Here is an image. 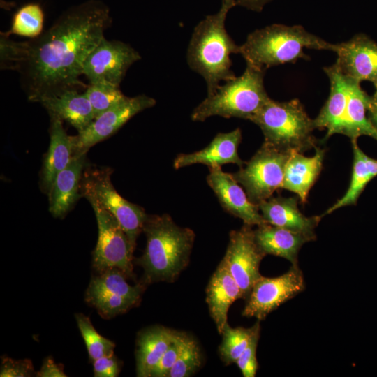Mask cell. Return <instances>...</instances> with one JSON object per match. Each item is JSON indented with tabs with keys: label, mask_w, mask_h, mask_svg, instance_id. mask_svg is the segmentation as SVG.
Returning <instances> with one entry per match:
<instances>
[{
	"label": "cell",
	"mask_w": 377,
	"mask_h": 377,
	"mask_svg": "<svg viewBox=\"0 0 377 377\" xmlns=\"http://www.w3.org/2000/svg\"><path fill=\"white\" fill-rule=\"evenodd\" d=\"M111 22L110 8L104 2L87 0L66 10L47 30L31 40L13 41L1 32V68L19 72L22 87L34 102L87 88L79 79L84 64Z\"/></svg>",
	"instance_id": "1"
},
{
	"label": "cell",
	"mask_w": 377,
	"mask_h": 377,
	"mask_svg": "<svg viewBox=\"0 0 377 377\" xmlns=\"http://www.w3.org/2000/svg\"><path fill=\"white\" fill-rule=\"evenodd\" d=\"M233 0H221L219 10L202 20L194 28L187 50L189 67L199 73L207 84V96L213 94L221 81L236 76L231 70V54H239L237 45L228 34L225 22Z\"/></svg>",
	"instance_id": "2"
},
{
	"label": "cell",
	"mask_w": 377,
	"mask_h": 377,
	"mask_svg": "<svg viewBox=\"0 0 377 377\" xmlns=\"http://www.w3.org/2000/svg\"><path fill=\"white\" fill-rule=\"evenodd\" d=\"M142 231L146 247L136 261L143 269L142 283L172 282L188 264L194 232L177 226L167 214L147 215Z\"/></svg>",
	"instance_id": "3"
},
{
	"label": "cell",
	"mask_w": 377,
	"mask_h": 377,
	"mask_svg": "<svg viewBox=\"0 0 377 377\" xmlns=\"http://www.w3.org/2000/svg\"><path fill=\"white\" fill-rule=\"evenodd\" d=\"M333 51L334 44L307 31L302 26L274 24L249 34L239 54L246 64L267 69L300 59H309L304 49Z\"/></svg>",
	"instance_id": "4"
},
{
	"label": "cell",
	"mask_w": 377,
	"mask_h": 377,
	"mask_svg": "<svg viewBox=\"0 0 377 377\" xmlns=\"http://www.w3.org/2000/svg\"><path fill=\"white\" fill-rule=\"evenodd\" d=\"M265 71L246 64L239 77L220 85L193 110L194 121H204L212 116L251 120L271 99L264 87Z\"/></svg>",
	"instance_id": "5"
},
{
	"label": "cell",
	"mask_w": 377,
	"mask_h": 377,
	"mask_svg": "<svg viewBox=\"0 0 377 377\" xmlns=\"http://www.w3.org/2000/svg\"><path fill=\"white\" fill-rule=\"evenodd\" d=\"M250 121L261 129L265 142L282 152L303 154L317 147L313 119L298 99H270Z\"/></svg>",
	"instance_id": "6"
},
{
	"label": "cell",
	"mask_w": 377,
	"mask_h": 377,
	"mask_svg": "<svg viewBox=\"0 0 377 377\" xmlns=\"http://www.w3.org/2000/svg\"><path fill=\"white\" fill-rule=\"evenodd\" d=\"M112 172L109 168L84 170L80 194L87 200L97 201L114 216L135 249L147 214L142 207L130 202L116 191L111 182Z\"/></svg>",
	"instance_id": "7"
},
{
	"label": "cell",
	"mask_w": 377,
	"mask_h": 377,
	"mask_svg": "<svg viewBox=\"0 0 377 377\" xmlns=\"http://www.w3.org/2000/svg\"><path fill=\"white\" fill-rule=\"evenodd\" d=\"M290 155L264 142L252 158L232 173L253 204L258 206L276 191L281 189Z\"/></svg>",
	"instance_id": "8"
},
{
	"label": "cell",
	"mask_w": 377,
	"mask_h": 377,
	"mask_svg": "<svg viewBox=\"0 0 377 377\" xmlns=\"http://www.w3.org/2000/svg\"><path fill=\"white\" fill-rule=\"evenodd\" d=\"M94 210L98 237L92 253L94 268L101 272L117 268L128 277H133V247L128 237L117 219L94 200H88Z\"/></svg>",
	"instance_id": "9"
},
{
	"label": "cell",
	"mask_w": 377,
	"mask_h": 377,
	"mask_svg": "<svg viewBox=\"0 0 377 377\" xmlns=\"http://www.w3.org/2000/svg\"><path fill=\"white\" fill-rule=\"evenodd\" d=\"M305 282L298 265H291L276 277L261 276L253 286L242 312L243 316L264 320L283 303L304 291Z\"/></svg>",
	"instance_id": "10"
},
{
	"label": "cell",
	"mask_w": 377,
	"mask_h": 377,
	"mask_svg": "<svg viewBox=\"0 0 377 377\" xmlns=\"http://www.w3.org/2000/svg\"><path fill=\"white\" fill-rule=\"evenodd\" d=\"M265 256L256 241L252 226L244 223L239 230L230 232L229 242L221 261L240 287L245 299L262 276L259 267Z\"/></svg>",
	"instance_id": "11"
},
{
	"label": "cell",
	"mask_w": 377,
	"mask_h": 377,
	"mask_svg": "<svg viewBox=\"0 0 377 377\" xmlns=\"http://www.w3.org/2000/svg\"><path fill=\"white\" fill-rule=\"evenodd\" d=\"M140 59V54L128 44L104 37L85 60L82 75L90 84L119 87L129 67Z\"/></svg>",
	"instance_id": "12"
},
{
	"label": "cell",
	"mask_w": 377,
	"mask_h": 377,
	"mask_svg": "<svg viewBox=\"0 0 377 377\" xmlns=\"http://www.w3.org/2000/svg\"><path fill=\"white\" fill-rule=\"evenodd\" d=\"M155 104V99L145 94L126 96L119 103L95 118L84 130L71 136L74 154L87 152L96 143L114 134L133 116Z\"/></svg>",
	"instance_id": "13"
},
{
	"label": "cell",
	"mask_w": 377,
	"mask_h": 377,
	"mask_svg": "<svg viewBox=\"0 0 377 377\" xmlns=\"http://www.w3.org/2000/svg\"><path fill=\"white\" fill-rule=\"evenodd\" d=\"M337 54L334 65L347 78L368 81L377 87V43L364 34L349 40L334 44Z\"/></svg>",
	"instance_id": "14"
},
{
	"label": "cell",
	"mask_w": 377,
	"mask_h": 377,
	"mask_svg": "<svg viewBox=\"0 0 377 377\" xmlns=\"http://www.w3.org/2000/svg\"><path fill=\"white\" fill-rule=\"evenodd\" d=\"M209 168L207 182L227 212L252 226L266 223L258 206L249 200L246 192L238 184L232 174L223 172L221 167Z\"/></svg>",
	"instance_id": "15"
},
{
	"label": "cell",
	"mask_w": 377,
	"mask_h": 377,
	"mask_svg": "<svg viewBox=\"0 0 377 377\" xmlns=\"http://www.w3.org/2000/svg\"><path fill=\"white\" fill-rule=\"evenodd\" d=\"M299 200L297 195L290 198L272 196L260 203L258 207L267 223L316 240L315 229L323 216L304 215L298 208Z\"/></svg>",
	"instance_id": "16"
},
{
	"label": "cell",
	"mask_w": 377,
	"mask_h": 377,
	"mask_svg": "<svg viewBox=\"0 0 377 377\" xmlns=\"http://www.w3.org/2000/svg\"><path fill=\"white\" fill-rule=\"evenodd\" d=\"M242 140L239 128L228 132L218 133L204 149L191 153L180 154L173 162L175 169L202 163L209 168L221 167L226 163H235L240 168L246 162L239 156L238 147Z\"/></svg>",
	"instance_id": "17"
},
{
	"label": "cell",
	"mask_w": 377,
	"mask_h": 377,
	"mask_svg": "<svg viewBox=\"0 0 377 377\" xmlns=\"http://www.w3.org/2000/svg\"><path fill=\"white\" fill-rule=\"evenodd\" d=\"M86 154L87 152L75 154L68 165L56 176L47 193L49 210L54 217L64 216L80 197L79 191Z\"/></svg>",
	"instance_id": "18"
},
{
	"label": "cell",
	"mask_w": 377,
	"mask_h": 377,
	"mask_svg": "<svg viewBox=\"0 0 377 377\" xmlns=\"http://www.w3.org/2000/svg\"><path fill=\"white\" fill-rule=\"evenodd\" d=\"M240 298H244L240 287L221 261L206 288V302L209 314L219 334L221 335L228 324V313L230 306Z\"/></svg>",
	"instance_id": "19"
},
{
	"label": "cell",
	"mask_w": 377,
	"mask_h": 377,
	"mask_svg": "<svg viewBox=\"0 0 377 377\" xmlns=\"http://www.w3.org/2000/svg\"><path fill=\"white\" fill-rule=\"evenodd\" d=\"M330 82L329 97L318 116L313 119L316 128H325V140L339 133L350 91V80L346 77L334 65L324 68Z\"/></svg>",
	"instance_id": "20"
},
{
	"label": "cell",
	"mask_w": 377,
	"mask_h": 377,
	"mask_svg": "<svg viewBox=\"0 0 377 377\" xmlns=\"http://www.w3.org/2000/svg\"><path fill=\"white\" fill-rule=\"evenodd\" d=\"M312 157L303 154L293 152L286 164L281 189H286L297 194L304 205L311 187L316 182L323 168L325 149L316 147Z\"/></svg>",
	"instance_id": "21"
},
{
	"label": "cell",
	"mask_w": 377,
	"mask_h": 377,
	"mask_svg": "<svg viewBox=\"0 0 377 377\" xmlns=\"http://www.w3.org/2000/svg\"><path fill=\"white\" fill-rule=\"evenodd\" d=\"M38 103L47 110L51 118L67 121L77 133L84 130L95 119L86 94L79 93L77 89L45 97Z\"/></svg>",
	"instance_id": "22"
},
{
	"label": "cell",
	"mask_w": 377,
	"mask_h": 377,
	"mask_svg": "<svg viewBox=\"0 0 377 377\" xmlns=\"http://www.w3.org/2000/svg\"><path fill=\"white\" fill-rule=\"evenodd\" d=\"M256 241L265 255L285 258L293 265H298V253L309 237L278 227L268 223L257 226L254 230Z\"/></svg>",
	"instance_id": "23"
},
{
	"label": "cell",
	"mask_w": 377,
	"mask_h": 377,
	"mask_svg": "<svg viewBox=\"0 0 377 377\" xmlns=\"http://www.w3.org/2000/svg\"><path fill=\"white\" fill-rule=\"evenodd\" d=\"M177 332L163 326H152L142 330L136 339V375L150 377L151 373Z\"/></svg>",
	"instance_id": "24"
},
{
	"label": "cell",
	"mask_w": 377,
	"mask_h": 377,
	"mask_svg": "<svg viewBox=\"0 0 377 377\" xmlns=\"http://www.w3.org/2000/svg\"><path fill=\"white\" fill-rule=\"evenodd\" d=\"M50 142L41 170V184L48 193L56 176L71 162L73 155L71 136L67 135L62 121L51 118Z\"/></svg>",
	"instance_id": "25"
},
{
	"label": "cell",
	"mask_w": 377,
	"mask_h": 377,
	"mask_svg": "<svg viewBox=\"0 0 377 377\" xmlns=\"http://www.w3.org/2000/svg\"><path fill=\"white\" fill-rule=\"evenodd\" d=\"M370 102L371 96L361 88L360 82L350 80L348 103L339 133L351 141L357 140L362 135L377 140V131L366 114Z\"/></svg>",
	"instance_id": "26"
},
{
	"label": "cell",
	"mask_w": 377,
	"mask_h": 377,
	"mask_svg": "<svg viewBox=\"0 0 377 377\" xmlns=\"http://www.w3.org/2000/svg\"><path fill=\"white\" fill-rule=\"evenodd\" d=\"M351 143L353 163L349 186L343 196L327 209L322 216L343 207L355 205L366 186L377 177V159L367 156L358 146L357 140L351 141Z\"/></svg>",
	"instance_id": "27"
},
{
	"label": "cell",
	"mask_w": 377,
	"mask_h": 377,
	"mask_svg": "<svg viewBox=\"0 0 377 377\" xmlns=\"http://www.w3.org/2000/svg\"><path fill=\"white\" fill-rule=\"evenodd\" d=\"M126 277L120 269L110 268L93 276L87 288L120 295L138 304L145 284L141 283L131 286L127 282Z\"/></svg>",
	"instance_id": "28"
},
{
	"label": "cell",
	"mask_w": 377,
	"mask_h": 377,
	"mask_svg": "<svg viewBox=\"0 0 377 377\" xmlns=\"http://www.w3.org/2000/svg\"><path fill=\"white\" fill-rule=\"evenodd\" d=\"M256 327V323L249 328L231 327L226 325L221 334L222 341L219 347L221 359L226 364L237 362L249 345Z\"/></svg>",
	"instance_id": "29"
},
{
	"label": "cell",
	"mask_w": 377,
	"mask_h": 377,
	"mask_svg": "<svg viewBox=\"0 0 377 377\" xmlns=\"http://www.w3.org/2000/svg\"><path fill=\"white\" fill-rule=\"evenodd\" d=\"M44 14L36 3H29L21 7L13 15L10 29L3 33L7 36L14 34L36 38L43 32Z\"/></svg>",
	"instance_id": "30"
},
{
	"label": "cell",
	"mask_w": 377,
	"mask_h": 377,
	"mask_svg": "<svg viewBox=\"0 0 377 377\" xmlns=\"http://www.w3.org/2000/svg\"><path fill=\"white\" fill-rule=\"evenodd\" d=\"M75 316L91 362L114 354L115 343L98 334L89 317L80 313H76Z\"/></svg>",
	"instance_id": "31"
},
{
	"label": "cell",
	"mask_w": 377,
	"mask_h": 377,
	"mask_svg": "<svg viewBox=\"0 0 377 377\" xmlns=\"http://www.w3.org/2000/svg\"><path fill=\"white\" fill-rule=\"evenodd\" d=\"M86 301L94 306L104 318H111L126 313L138 304L120 295L87 289Z\"/></svg>",
	"instance_id": "32"
},
{
	"label": "cell",
	"mask_w": 377,
	"mask_h": 377,
	"mask_svg": "<svg viewBox=\"0 0 377 377\" xmlns=\"http://www.w3.org/2000/svg\"><path fill=\"white\" fill-rule=\"evenodd\" d=\"M84 94L91 105L95 118L126 97L119 87L105 83L90 84Z\"/></svg>",
	"instance_id": "33"
},
{
	"label": "cell",
	"mask_w": 377,
	"mask_h": 377,
	"mask_svg": "<svg viewBox=\"0 0 377 377\" xmlns=\"http://www.w3.org/2000/svg\"><path fill=\"white\" fill-rule=\"evenodd\" d=\"M201 353L198 343L188 337H186L183 348L171 369L168 377H188L199 369Z\"/></svg>",
	"instance_id": "34"
},
{
	"label": "cell",
	"mask_w": 377,
	"mask_h": 377,
	"mask_svg": "<svg viewBox=\"0 0 377 377\" xmlns=\"http://www.w3.org/2000/svg\"><path fill=\"white\" fill-rule=\"evenodd\" d=\"M186 334L177 332L175 339L153 369L150 377H168L185 341Z\"/></svg>",
	"instance_id": "35"
},
{
	"label": "cell",
	"mask_w": 377,
	"mask_h": 377,
	"mask_svg": "<svg viewBox=\"0 0 377 377\" xmlns=\"http://www.w3.org/2000/svg\"><path fill=\"white\" fill-rule=\"evenodd\" d=\"M260 320H257L256 327L249 345L235 362L244 377H254L258 370L256 351L260 338Z\"/></svg>",
	"instance_id": "36"
},
{
	"label": "cell",
	"mask_w": 377,
	"mask_h": 377,
	"mask_svg": "<svg viewBox=\"0 0 377 377\" xmlns=\"http://www.w3.org/2000/svg\"><path fill=\"white\" fill-rule=\"evenodd\" d=\"M34 374V367L29 360H15L10 357L2 358L1 377H24Z\"/></svg>",
	"instance_id": "37"
},
{
	"label": "cell",
	"mask_w": 377,
	"mask_h": 377,
	"mask_svg": "<svg viewBox=\"0 0 377 377\" xmlns=\"http://www.w3.org/2000/svg\"><path fill=\"white\" fill-rule=\"evenodd\" d=\"M92 362L96 377H115L119 373V363L114 354L101 357Z\"/></svg>",
	"instance_id": "38"
},
{
	"label": "cell",
	"mask_w": 377,
	"mask_h": 377,
	"mask_svg": "<svg viewBox=\"0 0 377 377\" xmlns=\"http://www.w3.org/2000/svg\"><path fill=\"white\" fill-rule=\"evenodd\" d=\"M39 377H66L64 367L61 364L55 363L51 357H47L43 363L40 369L37 372Z\"/></svg>",
	"instance_id": "39"
},
{
	"label": "cell",
	"mask_w": 377,
	"mask_h": 377,
	"mask_svg": "<svg viewBox=\"0 0 377 377\" xmlns=\"http://www.w3.org/2000/svg\"><path fill=\"white\" fill-rule=\"evenodd\" d=\"M236 6H239L249 10L260 12L272 0H233Z\"/></svg>",
	"instance_id": "40"
},
{
	"label": "cell",
	"mask_w": 377,
	"mask_h": 377,
	"mask_svg": "<svg viewBox=\"0 0 377 377\" xmlns=\"http://www.w3.org/2000/svg\"><path fill=\"white\" fill-rule=\"evenodd\" d=\"M367 112L371 123L377 131V87L375 88V91L371 96V102Z\"/></svg>",
	"instance_id": "41"
}]
</instances>
